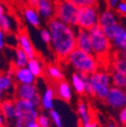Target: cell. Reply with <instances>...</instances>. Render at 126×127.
Listing matches in <instances>:
<instances>
[{
  "label": "cell",
  "mask_w": 126,
  "mask_h": 127,
  "mask_svg": "<svg viewBox=\"0 0 126 127\" xmlns=\"http://www.w3.org/2000/svg\"><path fill=\"white\" fill-rule=\"evenodd\" d=\"M14 97L15 99L30 101L38 106L40 104V93L36 84L16 85L14 90Z\"/></svg>",
  "instance_id": "cell-9"
},
{
  "label": "cell",
  "mask_w": 126,
  "mask_h": 127,
  "mask_svg": "<svg viewBox=\"0 0 126 127\" xmlns=\"http://www.w3.org/2000/svg\"><path fill=\"white\" fill-rule=\"evenodd\" d=\"M77 114L81 125L87 124L88 122L94 119L90 112V107L84 99H80L77 103Z\"/></svg>",
  "instance_id": "cell-22"
},
{
  "label": "cell",
  "mask_w": 126,
  "mask_h": 127,
  "mask_svg": "<svg viewBox=\"0 0 126 127\" xmlns=\"http://www.w3.org/2000/svg\"><path fill=\"white\" fill-rule=\"evenodd\" d=\"M5 93L1 90V89H0V103H1L3 100H4V96H5V95H4Z\"/></svg>",
  "instance_id": "cell-43"
},
{
  "label": "cell",
  "mask_w": 126,
  "mask_h": 127,
  "mask_svg": "<svg viewBox=\"0 0 126 127\" xmlns=\"http://www.w3.org/2000/svg\"><path fill=\"white\" fill-rule=\"evenodd\" d=\"M90 82L94 92V98L99 101H105L110 89L113 86L111 74L107 71L98 70L90 75Z\"/></svg>",
  "instance_id": "cell-5"
},
{
  "label": "cell",
  "mask_w": 126,
  "mask_h": 127,
  "mask_svg": "<svg viewBox=\"0 0 126 127\" xmlns=\"http://www.w3.org/2000/svg\"><path fill=\"white\" fill-rule=\"evenodd\" d=\"M12 75L16 85H30L35 84L37 79L32 75L27 67L12 68Z\"/></svg>",
  "instance_id": "cell-12"
},
{
  "label": "cell",
  "mask_w": 126,
  "mask_h": 127,
  "mask_svg": "<svg viewBox=\"0 0 126 127\" xmlns=\"http://www.w3.org/2000/svg\"><path fill=\"white\" fill-rule=\"evenodd\" d=\"M38 1H39V0H28V4H29L30 7L36 9V7L38 5Z\"/></svg>",
  "instance_id": "cell-41"
},
{
  "label": "cell",
  "mask_w": 126,
  "mask_h": 127,
  "mask_svg": "<svg viewBox=\"0 0 126 127\" xmlns=\"http://www.w3.org/2000/svg\"><path fill=\"white\" fill-rule=\"evenodd\" d=\"M117 56H118L119 58H121L122 60L126 61V47H125V49H123V50L118 51V52H117Z\"/></svg>",
  "instance_id": "cell-38"
},
{
  "label": "cell",
  "mask_w": 126,
  "mask_h": 127,
  "mask_svg": "<svg viewBox=\"0 0 126 127\" xmlns=\"http://www.w3.org/2000/svg\"><path fill=\"white\" fill-rule=\"evenodd\" d=\"M36 10L39 14L40 18L49 21L55 17L56 2H53L52 0H39Z\"/></svg>",
  "instance_id": "cell-16"
},
{
  "label": "cell",
  "mask_w": 126,
  "mask_h": 127,
  "mask_svg": "<svg viewBox=\"0 0 126 127\" xmlns=\"http://www.w3.org/2000/svg\"><path fill=\"white\" fill-rule=\"evenodd\" d=\"M118 24H119V19L117 17L116 13L113 12L111 9L107 8L102 10L99 13L98 25L102 28L104 33L110 40L113 39Z\"/></svg>",
  "instance_id": "cell-8"
},
{
  "label": "cell",
  "mask_w": 126,
  "mask_h": 127,
  "mask_svg": "<svg viewBox=\"0 0 126 127\" xmlns=\"http://www.w3.org/2000/svg\"><path fill=\"white\" fill-rule=\"evenodd\" d=\"M15 111L16 116L11 123V127H31L37 122V117L40 113L38 105L21 99H15Z\"/></svg>",
  "instance_id": "cell-3"
},
{
  "label": "cell",
  "mask_w": 126,
  "mask_h": 127,
  "mask_svg": "<svg viewBox=\"0 0 126 127\" xmlns=\"http://www.w3.org/2000/svg\"><path fill=\"white\" fill-rule=\"evenodd\" d=\"M0 29L5 31L6 33L10 32L12 30V24H11V19L6 13H4L1 17H0Z\"/></svg>",
  "instance_id": "cell-30"
},
{
  "label": "cell",
  "mask_w": 126,
  "mask_h": 127,
  "mask_svg": "<svg viewBox=\"0 0 126 127\" xmlns=\"http://www.w3.org/2000/svg\"><path fill=\"white\" fill-rule=\"evenodd\" d=\"M111 78H112V85L117 88L126 90V74L111 70Z\"/></svg>",
  "instance_id": "cell-26"
},
{
  "label": "cell",
  "mask_w": 126,
  "mask_h": 127,
  "mask_svg": "<svg viewBox=\"0 0 126 127\" xmlns=\"http://www.w3.org/2000/svg\"><path fill=\"white\" fill-rule=\"evenodd\" d=\"M74 3L77 7H86V6H98L99 0H69Z\"/></svg>",
  "instance_id": "cell-31"
},
{
  "label": "cell",
  "mask_w": 126,
  "mask_h": 127,
  "mask_svg": "<svg viewBox=\"0 0 126 127\" xmlns=\"http://www.w3.org/2000/svg\"><path fill=\"white\" fill-rule=\"evenodd\" d=\"M48 28L52 34L51 49L55 58L64 63L68 56L76 49V33L75 27L70 26L57 17L48 21Z\"/></svg>",
  "instance_id": "cell-1"
},
{
  "label": "cell",
  "mask_w": 126,
  "mask_h": 127,
  "mask_svg": "<svg viewBox=\"0 0 126 127\" xmlns=\"http://www.w3.org/2000/svg\"><path fill=\"white\" fill-rule=\"evenodd\" d=\"M119 2H120V0H108L109 6L111 7V8H116Z\"/></svg>",
  "instance_id": "cell-39"
},
{
  "label": "cell",
  "mask_w": 126,
  "mask_h": 127,
  "mask_svg": "<svg viewBox=\"0 0 126 127\" xmlns=\"http://www.w3.org/2000/svg\"><path fill=\"white\" fill-rule=\"evenodd\" d=\"M78 10L79 7L69 0H57L55 17L70 26L77 27Z\"/></svg>",
  "instance_id": "cell-6"
},
{
  "label": "cell",
  "mask_w": 126,
  "mask_h": 127,
  "mask_svg": "<svg viewBox=\"0 0 126 127\" xmlns=\"http://www.w3.org/2000/svg\"><path fill=\"white\" fill-rule=\"evenodd\" d=\"M6 125H7V121L4 118L3 114L0 112V127H6Z\"/></svg>",
  "instance_id": "cell-40"
},
{
  "label": "cell",
  "mask_w": 126,
  "mask_h": 127,
  "mask_svg": "<svg viewBox=\"0 0 126 127\" xmlns=\"http://www.w3.org/2000/svg\"><path fill=\"white\" fill-rule=\"evenodd\" d=\"M117 12L121 15V16L126 18V1H120L116 7Z\"/></svg>",
  "instance_id": "cell-34"
},
{
  "label": "cell",
  "mask_w": 126,
  "mask_h": 127,
  "mask_svg": "<svg viewBox=\"0 0 126 127\" xmlns=\"http://www.w3.org/2000/svg\"><path fill=\"white\" fill-rule=\"evenodd\" d=\"M16 40H17V46L20 47V49L28 56L29 59L34 58L37 56L34 46L30 40V37L25 30H21L20 32H18Z\"/></svg>",
  "instance_id": "cell-15"
},
{
  "label": "cell",
  "mask_w": 126,
  "mask_h": 127,
  "mask_svg": "<svg viewBox=\"0 0 126 127\" xmlns=\"http://www.w3.org/2000/svg\"><path fill=\"white\" fill-rule=\"evenodd\" d=\"M111 42H112L113 50H115L116 52L126 47V26L123 23L119 22L115 35L111 40Z\"/></svg>",
  "instance_id": "cell-21"
},
{
  "label": "cell",
  "mask_w": 126,
  "mask_h": 127,
  "mask_svg": "<svg viewBox=\"0 0 126 127\" xmlns=\"http://www.w3.org/2000/svg\"><path fill=\"white\" fill-rule=\"evenodd\" d=\"M64 63L71 67L74 72L89 76L97 72L100 68V61L93 54H88L78 49H75Z\"/></svg>",
  "instance_id": "cell-2"
},
{
  "label": "cell",
  "mask_w": 126,
  "mask_h": 127,
  "mask_svg": "<svg viewBox=\"0 0 126 127\" xmlns=\"http://www.w3.org/2000/svg\"><path fill=\"white\" fill-rule=\"evenodd\" d=\"M56 98H57V94H56L54 84L49 83L48 86L45 87L44 91L40 94V104H39L40 111L49 112L52 109H54Z\"/></svg>",
  "instance_id": "cell-11"
},
{
  "label": "cell",
  "mask_w": 126,
  "mask_h": 127,
  "mask_svg": "<svg viewBox=\"0 0 126 127\" xmlns=\"http://www.w3.org/2000/svg\"><path fill=\"white\" fill-rule=\"evenodd\" d=\"M29 61L28 56L20 49V47H16L14 51V58H13V63H12V68H23L27 66V63Z\"/></svg>",
  "instance_id": "cell-25"
},
{
  "label": "cell",
  "mask_w": 126,
  "mask_h": 127,
  "mask_svg": "<svg viewBox=\"0 0 126 127\" xmlns=\"http://www.w3.org/2000/svg\"><path fill=\"white\" fill-rule=\"evenodd\" d=\"M0 112L4 116L7 121V124H11L16 116V111H15V101L14 99H4L0 103Z\"/></svg>",
  "instance_id": "cell-17"
},
{
  "label": "cell",
  "mask_w": 126,
  "mask_h": 127,
  "mask_svg": "<svg viewBox=\"0 0 126 127\" xmlns=\"http://www.w3.org/2000/svg\"><path fill=\"white\" fill-rule=\"evenodd\" d=\"M76 49L88 54H93L92 40L89 30L78 28L76 33Z\"/></svg>",
  "instance_id": "cell-13"
},
{
  "label": "cell",
  "mask_w": 126,
  "mask_h": 127,
  "mask_svg": "<svg viewBox=\"0 0 126 127\" xmlns=\"http://www.w3.org/2000/svg\"><path fill=\"white\" fill-rule=\"evenodd\" d=\"M6 46V32L0 29V53L4 51Z\"/></svg>",
  "instance_id": "cell-35"
},
{
  "label": "cell",
  "mask_w": 126,
  "mask_h": 127,
  "mask_svg": "<svg viewBox=\"0 0 126 127\" xmlns=\"http://www.w3.org/2000/svg\"><path fill=\"white\" fill-rule=\"evenodd\" d=\"M104 102L110 109L118 112L126 106V90L112 86Z\"/></svg>",
  "instance_id": "cell-10"
},
{
  "label": "cell",
  "mask_w": 126,
  "mask_h": 127,
  "mask_svg": "<svg viewBox=\"0 0 126 127\" xmlns=\"http://www.w3.org/2000/svg\"><path fill=\"white\" fill-rule=\"evenodd\" d=\"M122 127H126V123H125L124 125H122Z\"/></svg>",
  "instance_id": "cell-45"
},
{
  "label": "cell",
  "mask_w": 126,
  "mask_h": 127,
  "mask_svg": "<svg viewBox=\"0 0 126 127\" xmlns=\"http://www.w3.org/2000/svg\"><path fill=\"white\" fill-rule=\"evenodd\" d=\"M44 77L48 79L51 84H56L60 81L65 80V74L62 68L56 64H50L45 66V74Z\"/></svg>",
  "instance_id": "cell-18"
},
{
  "label": "cell",
  "mask_w": 126,
  "mask_h": 127,
  "mask_svg": "<svg viewBox=\"0 0 126 127\" xmlns=\"http://www.w3.org/2000/svg\"><path fill=\"white\" fill-rule=\"evenodd\" d=\"M116 122L122 126L126 123V106L122 109H120L117 112V116H116Z\"/></svg>",
  "instance_id": "cell-33"
},
{
  "label": "cell",
  "mask_w": 126,
  "mask_h": 127,
  "mask_svg": "<svg viewBox=\"0 0 126 127\" xmlns=\"http://www.w3.org/2000/svg\"><path fill=\"white\" fill-rule=\"evenodd\" d=\"M99 11L97 6L80 7L77 15V27L89 30L98 24Z\"/></svg>",
  "instance_id": "cell-7"
},
{
  "label": "cell",
  "mask_w": 126,
  "mask_h": 127,
  "mask_svg": "<svg viewBox=\"0 0 126 127\" xmlns=\"http://www.w3.org/2000/svg\"><path fill=\"white\" fill-rule=\"evenodd\" d=\"M81 127H100V125H99V123H98L97 120L93 119V120H91L90 122H88L87 124L81 125Z\"/></svg>",
  "instance_id": "cell-36"
},
{
  "label": "cell",
  "mask_w": 126,
  "mask_h": 127,
  "mask_svg": "<svg viewBox=\"0 0 126 127\" xmlns=\"http://www.w3.org/2000/svg\"><path fill=\"white\" fill-rule=\"evenodd\" d=\"M55 90H56V94H57V98L64 101L66 103H71L73 100V88L70 84V82H68L67 80H63L60 81L56 84H54Z\"/></svg>",
  "instance_id": "cell-14"
},
{
  "label": "cell",
  "mask_w": 126,
  "mask_h": 127,
  "mask_svg": "<svg viewBox=\"0 0 126 127\" xmlns=\"http://www.w3.org/2000/svg\"><path fill=\"white\" fill-rule=\"evenodd\" d=\"M70 84L74 90V92L78 95V96H84L86 95L85 91V82H84V78L83 75L77 72H73L70 77Z\"/></svg>",
  "instance_id": "cell-23"
},
{
  "label": "cell",
  "mask_w": 126,
  "mask_h": 127,
  "mask_svg": "<svg viewBox=\"0 0 126 127\" xmlns=\"http://www.w3.org/2000/svg\"><path fill=\"white\" fill-rule=\"evenodd\" d=\"M111 70L118 71V72L126 74V61H124L121 58H119L118 56H116V58H114V60L112 62Z\"/></svg>",
  "instance_id": "cell-28"
},
{
  "label": "cell",
  "mask_w": 126,
  "mask_h": 127,
  "mask_svg": "<svg viewBox=\"0 0 126 127\" xmlns=\"http://www.w3.org/2000/svg\"><path fill=\"white\" fill-rule=\"evenodd\" d=\"M89 32L92 40L93 55L99 61L108 59V56H110V53L113 50L111 40L106 36L104 31L98 24L89 29Z\"/></svg>",
  "instance_id": "cell-4"
},
{
  "label": "cell",
  "mask_w": 126,
  "mask_h": 127,
  "mask_svg": "<svg viewBox=\"0 0 126 127\" xmlns=\"http://www.w3.org/2000/svg\"><path fill=\"white\" fill-rule=\"evenodd\" d=\"M26 67L36 79H41L44 77L45 65H44V62L41 60V58H39L38 56L29 59Z\"/></svg>",
  "instance_id": "cell-19"
},
{
  "label": "cell",
  "mask_w": 126,
  "mask_h": 127,
  "mask_svg": "<svg viewBox=\"0 0 126 127\" xmlns=\"http://www.w3.org/2000/svg\"><path fill=\"white\" fill-rule=\"evenodd\" d=\"M2 64H3V61H2V59H1V58H0V67L2 66Z\"/></svg>",
  "instance_id": "cell-44"
},
{
  "label": "cell",
  "mask_w": 126,
  "mask_h": 127,
  "mask_svg": "<svg viewBox=\"0 0 126 127\" xmlns=\"http://www.w3.org/2000/svg\"><path fill=\"white\" fill-rule=\"evenodd\" d=\"M103 127H122V126H120L116 121H114V120H108L105 124H104V126Z\"/></svg>",
  "instance_id": "cell-37"
},
{
  "label": "cell",
  "mask_w": 126,
  "mask_h": 127,
  "mask_svg": "<svg viewBox=\"0 0 126 127\" xmlns=\"http://www.w3.org/2000/svg\"><path fill=\"white\" fill-rule=\"evenodd\" d=\"M39 37L40 39L42 40V42H44L45 44L50 45L51 44V41H52V34L50 32L49 28H40L39 30Z\"/></svg>",
  "instance_id": "cell-32"
},
{
  "label": "cell",
  "mask_w": 126,
  "mask_h": 127,
  "mask_svg": "<svg viewBox=\"0 0 126 127\" xmlns=\"http://www.w3.org/2000/svg\"><path fill=\"white\" fill-rule=\"evenodd\" d=\"M23 17L28 25L34 28H39L41 25V18L36 9L32 7H25L23 9Z\"/></svg>",
  "instance_id": "cell-24"
},
{
  "label": "cell",
  "mask_w": 126,
  "mask_h": 127,
  "mask_svg": "<svg viewBox=\"0 0 126 127\" xmlns=\"http://www.w3.org/2000/svg\"><path fill=\"white\" fill-rule=\"evenodd\" d=\"M37 124L39 127H52V120L49 116L48 112L40 111V113L37 117Z\"/></svg>",
  "instance_id": "cell-29"
},
{
  "label": "cell",
  "mask_w": 126,
  "mask_h": 127,
  "mask_svg": "<svg viewBox=\"0 0 126 127\" xmlns=\"http://www.w3.org/2000/svg\"><path fill=\"white\" fill-rule=\"evenodd\" d=\"M16 87L13 75H12V69L7 72L0 71V89L4 93H13Z\"/></svg>",
  "instance_id": "cell-20"
},
{
  "label": "cell",
  "mask_w": 126,
  "mask_h": 127,
  "mask_svg": "<svg viewBox=\"0 0 126 127\" xmlns=\"http://www.w3.org/2000/svg\"><path fill=\"white\" fill-rule=\"evenodd\" d=\"M49 116L52 120V123L55 127H64V122H63V118L62 115L60 113V111H58L57 109H52L51 111H49Z\"/></svg>",
  "instance_id": "cell-27"
},
{
  "label": "cell",
  "mask_w": 126,
  "mask_h": 127,
  "mask_svg": "<svg viewBox=\"0 0 126 127\" xmlns=\"http://www.w3.org/2000/svg\"><path fill=\"white\" fill-rule=\"evenodd\" d=\"M4 13H5V8L1 3H0V17H1Z\"/></svg>",
  "instance_id": "cell-42"
}]
</instances>
